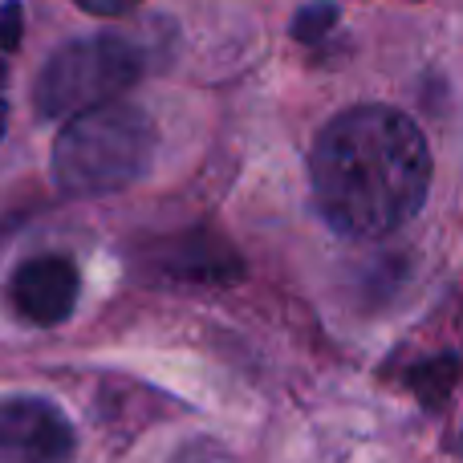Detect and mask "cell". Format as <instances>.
Returning a JSON list of instances; mask_svg holds the SVG:
<instances>
[{"label":"cell","instance_id":"cell-1","mask_svg":"<svg viewBox=\"0 0 463 463\" xmlns=\"http://www.w3.org/2000/svg\"><path fill=\"white\" fill-rule=\"evenodd\" d=\"M309 184L321 220L350 240H383L419 216L431 146L394 106H354L317 135Z\"/></svg>","mask_w":463,"mask_h":463},{"label":"cell","instance_id":"cell-9","mask_svg":"<svg viewBox=\"0 0 463 463\" xmlns=\"http://www.w3.org/2000/svg\"><path fill=\"white\" fill-rule=\"evenodd\" d=\"M73 5L86 8V13H94V16H122L135 5H143V0H73Z\"/></svg>","mask_w":463,"mask_h":463},{"label":"cell","instance_id":"cell-4","mask_svg":"<svg viewBox=\"0 0 463 463\" xmlns=\"http://www.w3.org/2000/svg\"><path fill=\"white\" fill-rule=\"evenodd\" d=\"M73 427L45 399L0 402V463H70Z\"/></svg>","mask_w":463,"mask_h":463},{"label":"cell","instance_id":"cell-5","mask_svg":"<svg viewBox=\"0 0 463 463\" xmlns=\"http://www.w3.org/2000/svg\"><path fill=\"white\" fill-rule=\"evenodd\" d=\"M78 264L70 256H33L8 280V305L21 313L29 326H61L78 305Z\"/></svg>","mask_w":463,"mask_h":463},{"label":"cell","instance_id":"cell-2","mask_svg":"<svg viewBox=\"0 0 463 463\" xmlns=\"http://www.w3.org/2000/svg\"><path fill=\"white\" fill-rule=\"evenodd\" d=\"M155 122L130 102L73 114L53 143V179L70 195H114L146 175L155 159Z\"/></svg>","mask_w":463,"mask_h":463},{"label":"cell","instance_id":"cell-6","mask_svg":"<svg viewBox=\"0 0 463 463\" xmlns=\"http://www.w3.org/2000/svg\"><path fill=\"white\" fill-rule=\"evenodd\" d=\"M334 21H337V8L334 5H313V8H305V13L297 16L293 33H297V41H317Z\"/></svg>","mask_w":463,"mask_h":463},{"label":"cell","instance_id":"cell-10","mask_svg":"<svg viewBox=\"0 0 463 463\" xmlns=\"http://www.w3.org/2000/svg\"><path fill=\"white\" fill-rule=\"evenodd\" d=\"M0 135H5V98H0Z\"/></svg>","mask_w":463,"mask_h":463},{"label":"cell","instance_id":"cell-8","mask_svg":"<svg viewBox=\"0 0 463 463\" xmlns=\"http://www.w3.org/2000/svg\"><path fill=\"white\" fill-rule=\"evenodd\" d=\"M16 45H21V5L8 0L0 8V49H16Z\"/></svg>","mask_w":463,"mask_h":463},{"label":"cell","instance_id":"cell-3","mask_svg":"<svg viewBox=\"0 0 463 463\" xmlns=\"http://www.w3.org/2000/svg\"><path fill=\"white\" fill-rule=\"evenodd\" d=\"M146 70V53L127 37H81L57 49L45 61L33 90V102L45 118H73L81 110L118 102Z\"/></svg>","mask_w":463,"mask_h":463},{"label":"cell","instance_id":"cell-7","mask_svg":"<svg viewBox=\"0 0 463 463\" xmlns=\"http://www.w3.org/2000/svg\"><path fill=\"white\" fill-rule=\"evenodd\" d=\"M171 463H232L228 459V451L220 448V443H208V439H195V443H187L184 451H179Z\"/></svg>","mask_w":463,"mask_h":463}]
</instances>
